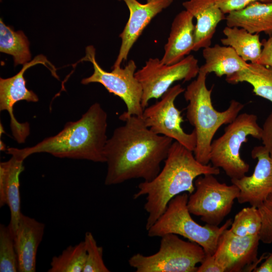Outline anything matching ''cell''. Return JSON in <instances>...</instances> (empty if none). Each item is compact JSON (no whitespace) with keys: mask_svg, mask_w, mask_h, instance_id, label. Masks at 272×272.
<instances>
[{"mask_svg":"<svg viewBox=\"0 0 272 272\" xmlns=\"http://www.w3.org/2000/svg\"><path fill=\"white\" fill-rule=\"evenodd\" d=\"M119 119L125 124L114 130L104 150L107 164L105 184L138 178L152 180L160 171L173 140L153 132L142 117L132 115Z\"/></svg>","mask_w":272,"mask_h":272,"instance_id":"cell-1","label":"cell"},{"mask_svg":"<svg viewBox=\"0 0 272 272\" xmlns=\"http://www.w3.org/2000/svg\"><path fill=\"white\" fill-rule=\"evenodd\" d=\"M219 173V168L201 163L192 151L177 141L173 142L163 168L152 180L140 183L133 196L134 199L146 196L144 209L148 215L146 230L162 215L173 197L183 192L190 194L194 192V180L198 176Z\"/></svg>","mask_w":272,"mask_h":272,"instance_id":"cell-2","label":"cell"},{"mask_svg":"<svg viewBox=\"0 0 272 272\" xmlns=\"http://www.w3.org/2000/svg\"><path fill=\"white\" fill-rule=\"evenodd\" d=\"M107 128V113L99 103H95L81 118L66 123L56 135L32 147L9 148L7 153L23 160L33 154L47 153L61 158L105 162L104 150L108 140Z\"/></svg>","mask_w":272,"mask_h":272,"instance_id":"cell-3","label":"cell"},{"mask_svg":"<svg viewBox=\"0 0 272 272\" xmlns=\"http://www.w3.org/2000/svg\"><path fill=\"white\" fill-rule=\"evenodd\" d=\"M207 75L199 71L196 78L192 81L184 92V97L188 102L186 118L194 128L196 143L193 151L196 159L203 164L210 161L211 146L218 129L223 125L231 123L243 108L244 105L234 99L224 111H219L213 105L211 94L206 85Z\"/></svg>","mask_w":272,"mask_h":272,"instance_id":"cell-4","label":"cell"},{"mask_svg":"<svg viewBox=\"0 0 272 272\" xmlns=\"http://www.w3.org/2000/svg\"><path fill=\"white\" fill-rule=\"evenodd\" d=\"M187 193L178 194L169 202L164 212L147 230L148 235L161 237L168 234L179 235L201 246L206 254L213 255L220 236L231 226L232 219L221 227L199 225L192 219L187 208Z\"/></svg>","mask_w":272,"mask_h":272,"instance_id":"cell-5","label":"cell"},{"mask_svg":"<svg viewBox=\"0 0 272 272\" xmlns=\"http://www.w3.org/2000/svg\"><path fill=\"white\" fill-rule=\"evenodd\" d=\"M262 127L253 114L242 113L226 127L224 132L212 141L210 161L213 166L221 168L231 179H239L245 175L249 165L240 156V149L251 136L260 140Z\"/></svg>","mask_w":272,"mask_h":272,"instance_id":"cell-6","label":"cell"},{"mask_svg":"<svg viewBox=\"0 0 272 272\" xmlns=\"http://www.w3.org/2000/svg\"><path fill=\"white\" fill-rule=\"evenodd\" d=\"M206 256L198 244L184 241L174 234L161 237L159 250L148 256L133 255L128 260L137 272H196Z\"/></svg>","mask_w":272,"mask_h":272,"instance_id":"cell-7","label":"cell"},{"mask_svg":"<svg viewBox=\"0 0 272 272\" xmlns=\"http://www.w3.org/2000/svg\"><path fill=\"white\" fill-rule=\"evenodd\" d=\"M82 60L92 62L94 69L92 75L82 79V84H101L109 93L119 97L124 102L127 110L119 116V119L132 115L142 117L143 89L135 77L137 65L134 60H130L123 68L112 67L111 72H106L97 62L95 49L93 46L86 47V55Z\"/></svg>","mask_w":272,"mask_h":272,"instance_id":"cell-8","label":"cell"},{"mask_svg":"<svg viewBox=\"0 0 272 272\" xmlns=\"http://www.w3.org/2000/svg\"><path fill=\"white\" fill-rule=\"evenodd\" d=\"M195 190L188 197L187 208L191 214L200 217L206 224L219 226L230 213L240 190L234 184L220 182L213 174L198 176Z\"/></svg>","mask_w":272,"mask_h":272,"instance_id":"cell-9","label":"cell"},{"mask_svg":"<svg viewBox=\"0 0 272 272\" xmlns=\"http://www.w3.org/2000/svg\"><path fill=\"white\" fill-rule=\"evenodd\" d=\"M199 71L198 60L192 55L172 64H164L158 58H150L135 73L143 89L141 104L144 109L151 99L161 98L174 82L190 81L197 77Z\"/></svg>","mask_w":272,"mask_h":272,"instance_id":"cell-10","label":"cell"},{"mask_svg":"<svg viewBox=\"0 0 272 272\" xmlns=\"http://www.w3.org/2000/svg\"><path fill=\"white\" fill-rule=\"evenodd\" d=\"M184 91L180 84L171 87L159 101L144 109L142 118L154 133L171 138L193 152L196 143L195 132L194 129L190 133L183 130L181 111L174 104L176 98Z\"/></svg>","mask_w":272,"mask_h":272,"instance_id":"cell-11","label":"cell"},{"mask_svg":"<svg viewBox=\"0 0 272 272\" xmlns=\"http://www.w3.org/2000/svg\"><path fill=\"white\" fill-rule=\"evenodd\" d=\"M37 64H43L50 70L55 78L58 77L54 66L43 55L36 56L32 60L23 64L20 71L16 75L7 79H0V110H6L10 117V127L15 140L19 144L24 143L30 133L29 124L20 123L13 113L14 105L20 101L36 102L37 95L26 87L24 78L25 72Z\"/></svg>","mask_w":272,"mask_h":272,"instance_id":"cell-12","label":"cell"},{"mask_svg":"<svg viewBox=\"0 0 272 272\" xmlns=\"http://www.w3.org/2000/svg\"><path fill=\"white\" fill-rule=\"evenodd\" d=\"M259 241V235L239 236L227 229L220 236L213 255L225 272L253 271L267 255L264 253L258 258Z\"/></svg>","mask_w":272,"mask_h":272,"instance_id":"cell-13","label":"cell"},{"mask_svg":"<svg viewBox=\"0 0 272 272\" xmlns=\"http://www.w3.org/2000/svg\"><path fill=\"white\" fill-rule=\"evenodd\" d=\"M251 157L257 159L252 175L231 181L240 190L238 202L257 208L272 193V157L263 146L254 147Z\"/></svg>","mask_w":272,"mask_h":272,"instance_id":"cell-14","label":"cell"},{"mask_svg":"<svg viewBox=\"0 0 272 272\" xmlns=\"http://www.w3.org/2000/svg\"><path fill=\"white\" fill-rule=\"evenodd\" d=\"M123 1L129 11L128 20L119 36L121 43L116 59L112 67L121 66L125 61L133 44L151 20L164 9L168 8L173 0H147L142 4L137 0Z\"/></svg>","mask_w":272,"mask_h":272,"instance_id":"cell-15","label":"cell"},{"mask_svg":"<svg viewBox=\"0 0 272 272\" xmlns=\"http://www.w3.org/2000/svg\"><path fill=\"white\" fill-rule=\"evenodd\" d=\"M45 225L22 213L14 233L19 272H35L38 248L44 235Z\"/></svg>","mask_w":272,"mask_h":272,"instance_id":"cell-16","label":"cell"},{"mask_svg":"<svg viewBox=\"0 0 272 272\" xmlns=\"http://www.w3.org/2000/svg\"><path fill=\"white\" fill-rule=\"evenodd\" d=\"M193 17L185 10L174 18L161 61L166 64L178 62L193 51L195 39Z\"/></svg>","mask_w":272,"mask_h":272,"instance_id":"cell-17","label":"cell"},{"mask_svg":"<svg viewBox=\"0 0 272 272\" xmlns=\"http://www.w3.org/2000/svg\"><path fill=\"white\" fill-rule=\"evenodd\" d=\"M182 6L196 19L193 51L210 46L217 26L225 20V15L215 0H188Z\"/></svg>","mask_w":272,"mask_h":272,"instance_id":"cell-18","label":"cell"},{"mask_svg":"<svg viewBox=\"0 0 272 272\" xmlns=\"http://www.w3.org/2000/svg\"><path fill=\"white\" fill-rule=\"evenodd\" d=\"M24 160L12 156L0 163V207L8 205L10 211L9 225L14 234L21 215L20 175L24 171Z\"/></svg>","mask_w":272,"mask_h":272,"instance_id":"cell-19","label":"cell"},{"mask_svg":"<svg viewBox=\"0 0 272 272\" xmlns=\"http://www.w3.org/2000/svg\"><path fill=\"white\" fill-rule=\"evenodd\" d=\"M228 27L242 28L252 34L263 32L272 35V0L267 2L257 1L245 8L227 15Z\"/></svg>","mask_w":272,"mask_h":272,"instance_id":"cell-20","label":"cell"},{"mask_svg":"<svg viewBox=\"0 0 272 272\" xmlns=\"http://www.w3.org/2000/svg\"><path fill=\"white\" fill-rule=\"evenodd\" d=\"M205 63L199 71L208 75L214 73L217 77L229 76L247 67L249 63L244 61L229 46L216 44L203 48Z\"/></svg>","mask_w":272,"mask_h":272,"instance_id":"cell-21","label":"cell"},{"mask_svg":"<svg viewBox=\"0 0 272 272\" xmlns=\"http://www.w3.org/2000/svg\"><path fill=\"white\" fill-rule=\"evenodd\" d=\"M225 37L221 39L224 45L231 47L246 62L257 63L262 44L259 34H252L244 28L226 26L223 30Z\"/></svg>","mask_w":272,"mask_h":272,"instance_id":"cell-22","label":"cell"},{"mask_svg":"<svg viewBox=\"0 0 272 272\" xmlns=\"http://www.w3.org/2000/svg\"><path fill=\"white\" fill-rule=\"evenodd\" d=\"M227 83L236 84L246 82L256 95L272 102V66L249 63L245 69L226 78Z\"/></svg>","mask_w":272,"mask_h":272,"instance_id":"cell-23","label":"cell"},{"mask_svg":"<svg viewBox=\"0 0 272 272\" xmlns=\"http://www.w3.org/2000/svg\"><path fill=\"white\" fill-rule=\"evenodd\" d=\"M0 51L14 57V65L29 62L31 55L29 42L22 31H15L0 19Z\"/></svg>","mask_w":272,"mask_h":272,"instance_id":"cell-24","label":"cell"},{"mask_svg":"<svg viewBox=\"0 0 272 272\" xmlns=\"http://www.w3.org/2000/svg\"><path fill=\"white\" fill-rule=\"evenodd\" d=\"M86 248L84 241L70 245L58 256L52 258L48 272H83L86 259Z\"/></svg>","mask_w":272,"mask_h":272,"instance_id":"cell-25","label":"cell"},{"mask_svg":"<svg viewBox=\"0 0 272 272\" xmlns=\"http://www.w3.org/2000/svg\"><path fill=\"white\" fill-rule=\"evenodd\" d=\"M230 230L239 236L259 235L261 228V218L257 207L244 208L235 216Z\"/></svg>","mask_w":272,"mask_h":272,"instance_id":"cell-26","label":"cell"},{"mask_svg":"<svg viewBox=\"0 0 272 272\" xmlns=\"http://www.w3.org/2000/svg\"><path fill=\"white\" fill-rule=\"evenodd\" d=\"M0 271H18L14 234L9 225H0Z\"/></svg>","mask_w":272,"mask_h":272,"instance_id":"cell-27","label":"cell"},{"mask_svg":"<svg viewBox=\"0 0 272 272\" xmlns=\"http://www.w3.org/2000/svg\"><path fill=\"white\" fill-rule=\"evenodd\" d=\"M84 241L87 255L83 272L110 271L104 262L103 248L98 245L91 232L85 233Z\"/></svg>","mask_w":272,"mask_h":272,"instance_id":"cell-28","label":"cell"},{"mask_svg":"<svg viewBox=\"0 0 272 272\" xmlns=\"http://www.w3.org/2000/svg\"><path fill=\"white\" fill-rule=\"evenodd\" d=\"M261 218V228L259 234L263 243H272V193L257 207Z\"/></svg>","mask_w":272,"mask_h":272,"instance_id":"cell-29","label":"cell"},{"mask_svg":"<svg viewBox=\"0 0 272 272\" xmlns=\"http://www.w3.org/2000/svg\"><path fill=\"white\" fill-rule=\"evenodd\" d=\"M271 0H215L222 12L227 15L234 11L242 10L250 4L260 1L267 2Z\"/></svg>","mask_w":272,"mask_h":272,"instance_id":"cell-30","label":"cell"},{"mask_svg":"<svg viewBox=\"0 0 272 272\" xmlns=\"http://www.w3.org/2000/svg\"><path fill=\"white\" fill-rule=\"evenodd\" d=\"M260 140L262 141L263 146L272 157V112L266 117L263 123Z\"/></svg>","mask_w":272,"mask_h":272,"instance_id":"cell-31","label":"cell"},{"mask_svg":"<svg viewBox=\"0 0 272 272\" xmlns=\"http://www.w3.org/2000/svg\"><path fill=\"white\" fill-rule=\"evenodd\" d=\"M224 268L216 260L214 255H207L196 272H225Z\"/></svg>","mask_w":272,"mask_h":272,"instance_id":"cell-32","label":"cell"},{"mask_svg":"<svg viewBox=\"0 0 272 272\" xmlns=\"http://www.w3.org/2000/svg\"><path fill=\"white\" fill-rule=\"evenodd\" d=\"M262 51L258 63L272 66V35L262 40Z\"/></svg>","mask_w":272,"mask_h":272,"instance_id":"cell-33","label":"cell"},{"mask_svg":"<svg viewBox=\"0 0 272 272\" xmlns=\"http://www.w3.org/2000/svg\"><path fill=\"white\" fill-rule=\"evenodd\" d=\"M253 272H272V250L269 254H267L265 260L258 266H257Z\"/></svg>","mask_w":272,"mask_h":272,"instance_id":"cell-34","label":"cell"}]
</instances>
